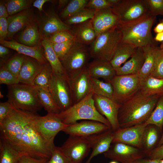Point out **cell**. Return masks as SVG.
<instances>
[{
    "label": "cell",
    "instance_id": "cell-5",
    "mask_svg": "<svg viewBox=\"0 0 163 163\" xmlns=\"http://www.w3.org/2000/svg\"><path fill=\"white\" fill-rule=\"evenodd\" d=\"M8 86L7 101L14 108L36 113L43 107L36 89L32 85L19 83Z\"/></svg>",
    "mask_w": 163,
    "mask_h": 163
},
{
    "label": "cell",
    "instance_id": "cell-9",
    "mask_svg": "<svg viewBox=\"0 0 163 163\" xmlns=\"http://www.w3.org/2000/svg\"><path fill=\"white\" fill-rule=\"evenodd\" d=\"M111 9L120 23L134 21L149 13L147 0H121Z\"/></svg>",
    "mask_w": 163,
    "mask_h": 163
},
{
    "label": "cell",
    "instance_id": "cell-27",
    "mask_svg": "<svg viewBox=\"0 0 163 163\" xmlns=\"http://www.w3.org/2000/svg\"><path fill=\"white\" fill-rule=\"evenodd\" d=\"M70 26L62 22L55 14L48 15L41 27L42 33L45 36L51 35L59 31L69 30Z\"/></svg>",
    "mask_w": 163,
    "mask_h": 163
},
{
    "label": "cell",
    "instance_id": "cell-25",
    "mask_svg": "<svg viewBox=\"0 0 163 163\" xmlns=\"http://www.w3.org/2000/svg\"><path fill=\"white\" fill-rule=\"evenodd\" d=\"M142 48L144 53L145 60L143 66L138 74L140 80L151 75L160 47L154 43Z\"/></svg>",
    "mask_w": 163,
    "mask_h": 163
},
{
    "label": "cell",
    "instance_id": "cell-55",
    "mask_svg": "<svg viewBox=\"0 0 163 163\" xmlns=\"http://www.w3.org/2000/svg\"><path fill=\"white\" fill-rule=\"evenodd\" d=\"M8 14L7 10L6 7H5L2 3L0 4V18H8Z\"/></svg>",
    "mask_w": 163,
    "mask_h": 163
},
{
    "label": "cell",
    "instance_id": "cell-50",
    "mask_svg": "<svg viewBox=\"0 0 163 163\" xmlns=\"http://www.w3.org/2000/svg\"><path fill=\"white\" fill-rule=\"evenodd\" d=\"M152 159L160 160L163 159V144L152 149L147 154L146 156Z\"/></svg>",
    "mask_w": 163,
    "mask_h": 163
},
{
    "label": "cell",
    "instance_id": "cell-16",
    "mask_svg": "<svg viewBox=\"0 0 163 163\" xmlns=\"http://www.w3.org/2000/svg\"><path fill=\"white\" fill-rule=\"evenodd\" d=\"M111 129L97 121L85 120L68 125L62 131L69 136L87 137Z\"/></svg>",
    "mask_w": 163,
    "mask_h": 163
},
{
    "label": "cell",
    "instance_id": "cell-38",
    "mask_svg": "<svg viewBox=\"0 0 163 163\" xmlns=\"http://www.w3.org/2000/svg\"><path fill=\"white\" fill-rule=\"evenodd\" d=\"M161 129L163 126V95L161 96L149 117L145 122Z\"/></svg>",
    "mask_w": 163,
    "mask_h": 163
},
{
    "label": "cell",
    "instance_id": "cell-14",
    "mask_svg": "<svg viewBox=\"0 0 163 163\" xmlns=\"http://www.w3.org/2000/svg\"><path fill=\"white\" fill-rule=\"evenodd\" d=\"M145 122L125 128H120L113 131L112 143H121L139 149L142 148V139L144 130L147 126Z\"/></svg>",
    "mask_w": 163,
    "mask_h": 163
},
{
    "label": "cell",
    "instance_id": "cell-23",
    "mask_svg": "<svg viewBox=\"0 0 163 163\" xmlns=\"http://www.w3.org/2000/svg\"><path fill=\"white\" fill-rule=\"evenodd\" d=\"M1 45L16 50L18 53L33 58L44 64L47 60L40 49L37 46L31 47L14 41H8L0 39Z\"/></svg>",
    "mask_w": 163,
    "mask_h": 163
},
{
    "label": "cell",
    "instance_id": "cell-41",
    "mask_svg": "<svg viewBox=\"0 0 163 163\" xmlns=\"http://www.w3.org/2000/svg\"><path fill=\"white\" fill-rule=\"evenodd\" d=\"M30 1L26 0H10L8 1L6 7L9 15H12L27 8Z\"/></svg>",
    "mask_w": 163,
    "mask_h": 163
},
{
    "label": "cell",
    "instance_id": "cell-61",
    "mask_svg": "<svg viewBox=\"0 0 163 163\" xmlns=\"http://www.w3.org/2000/svg\"><path fill=\"white\" fill-rule=\"evenodd\" d=\"M162 144H163V133L158 142V145L159 146Z\"/></svg>",
    "mask_w": 163,
    "mask_h": 163
},
{
    "label": "cell",
    "instance_id": "cell-39",
    "mask_svg": "<svg viewBox=\"0 0 163 163\" xmlns=\"http://www.w3.org/2000/svg\"><path fill=\"white\" fill-rule=\"evenodd\" d=\"M88 1V0H71L62 11L61 17L66 19L70 17L85 8Z\"/></svg>",
    "mask_w": 163,
    "mask_h": 163
},
{
    "label": "cell",
    "instance_id": "cell-43",
    "mask_svg": "<svg viewBox=\"0 0 163 163\" xmlns=\"http://www.w3.org/2000/svg\"><path fill=\"white\" fill-rule=\"evenodd\" d=\"M150 76L163 79V50L160 48L158 53L153 69Z\"/></svg>",
    "mask_w": 163,
    "mask_h": 163
},
{
    "label": "cell",
    "instance_id": "cell-18",
    "mask_svg": "<svg viewBox=\"0 0 163 163\" xmlns=\"http://www.w3.org/2000/svg\"><path fill=\"white\" fill-rule=\"evenodd\" d=\"M91 20L97 36L117 27L120 23L118 17L111 8L96 11Z\"/></svg>",
    "mask_w": 163,
    "mask_h": 163
},
{
    "label": "cell",
    "instance_id": "cell-40",
    "mask_svg": "<svg viewBox=\"0 0 163 163\" xmlns=\"http://www.w3.org/2000/svg\"><path fill=\"white\" fill-rule=\"evenodd\" d=\"M25 57L21 55L14 56L2 66L18 78Z\"/></svg>",
    "mask_w": 163,
    "mask_h": 163
},
{
    "label": "cell",
    "instance_id": "cell-54",
    "mask_svg": "<svg viewBox=\"0 0 163 163\" xmlns=\"http://www.w3.org/2000/svg\"><path fill=\"white\" fill-rule=\"evenodd\" d=\"M160 160L152 159L148 158H143L135 161L133 163H159Z\"/></svg>",
    "mask_w": 163,
    "mask_h": 163
},
{
    "label": "cell",
    "instance_id": "cell-46",
    "mask_svg": "<svg viewBox=\"0 0 163 163\" xmlns=\"http://www.w3.org/2000/svg\"><path fill=\"white\" fill-rule=\"evenodd\" d=\"M48 38L51 43H56L74 40V37L69 30H64L52 35Z\"/></svg>",
    "mask_w": 163,
    "mask_h": 163
},
{
    "label": "cell",
    "instance_id": "cell-63",
    "mask_svg": "<svg viewBox=\"0 0 163 163\" xmlns=\"http://www.w3.org/2000/svg\"><path fill=\"white\" fill-rule=\"evenodd\" d=\"M109 163H118V161H115L113 160L110 161Z\"/></svg>",
    "mask_w": 163,
    "mask_h": 163
},
{
    "label": "cell",
    "instance_id": "cell-17",
    "mask_svg": "<svg viewBox=\"0 0 163 163\" xmlns=\"http://www.w3.org/2000/svg\"><path fill=\"white\" fill-rule=\"evenodd\" d=\"M68 79L73 104L79 102L92 92L91 78L87 67L74 78Z\"/></svg>",
    "mask_w": 163,
    "mask_h": 163
},
{
    "label": "cell",
    "instance_id": "cell-49",
    "mask_svg": "<svg viewBox=\"0 0 163 163\" xmlns=\"http://www.w3.org/2000/svg\"><path fill=\"white\" fill-rule=\"evenodd\" d=\"M14 107L8 101L0 103V123L12 111Z\"/></svg>",
    "mask_w": 163,
    "mask_h": 163
},
{
    "label": "cell",
    "instance_id": "cell-37",
    "mask_svg": "<svg viewBox=\"0 0 163 163\" xmlns=\"http://www.w3.org/2000/svg\"><path fill=\"white\" fill-rule=\"evenodd\" d=\"M96 11L94 9L85 8L66 19L65 23L69 25L83 23L93 19Z\"/></svg>",
    "mask_w": 163,
    "mask_h": 163
},
{
    "label": "cell",
    "instance_id": "cell-12",
    "mask_svg": "<svg viewBox=\"0 0 163 163\" xmlns=\"http://www.w3.org/2000/svg\"><path fill=\"white\" fill-rule=\"evenodd\" d=\"M71 163H82L91 149L87 137L69 136L61 147Z\"/></svg>",
    "mask_w": 163,
    "mask_h": 163
},
{
    "label": "cell",
    "instance_id": "cell-31",
    "mask_svg": "<svg viewBox=\"0 0 163 163\" xmlns=\"http://www.w3.org/2000/svg\"><path fill=\"white\" fill-rule=\"evenodd\" d=\"M20 158L18 152L1 137L0 163H19Z\"/></svg>",
    "mask_w": 163,
    "mask_h": 163
},
{
    "label": "cell",
    "instance_id": "cell-47",
    "mask_svg": "<svg viewBox=\"0 0 163 163\" xmlns=\"http://www.w3.org/2000/svg\"><path fill=\"white\" fill-rule=\"evenodd\" d=\"M149 13L156 16L163 15V0H147Z\"/></svg>",
    "mask_w": 163,
    "mask_h": 163
},
{
    "label": "cell",
    "instance_id": "cell-44",
    "mask_svg": "<svg viewBox=\"0 0 163 163\" xmlns=\"http://www.w3.org/2000/svg\"><path fill=\"white\" fill-rule=\"evenodd\" d=\"M46 163H71L63 152L61 147L55 146L51 155Z\"/></svg>",
    "mask_w": 163,
    "mask_h": 163
},
{
    "label": "cell",
    "instance_id": "cell-20",
    "mask_svg": "<svg viewBox=\"0 0 163 163\" xmlns=\"http://www.w3.org/2000/svg\"><path fill=\"white\" fill-rule=\"evenodd\" d=\"M87 69L91 78H101L106 82H110L116 75L115 69L109 61L94 59L88 65Z\"/></svg>",
    "mask_w": 163,
    "mask_h": 163
},
{
    "label": "cell",
    "instance_id": "cell-58",
    "mask_svg": "<svg viewBox=\"0 0 163 163\" xmlns=\"http://www.w3.org/2000/svg\"><path fill=\"white\" fill-rule=\"evenodd\" d=\"M154 39L156 42H163V32L157 34Z\"/></svg>",
    "mask_w": 163,
    "mask_h": 163
},
{
    "label": "cell",
    "instance_id": "cell-30",
    "mask_svg": "<svg viewBox=\"0 0 163 163\" xmlns=\"http://www.w3.org/2000/svg\"><path fill=\"white\" fill-rule=\"evenodd\" d=\"M35 88L42 107L48 113L57 114L61 111L50 92L47 91L40 88Z\"/></svg>",
    "mask_w": 163,
    "mask_h": 163
},
{
    "label": "cell",
    "instance_id": "cell-52",
    "mask_svg": "<svg viewBox=\"0 0 163 163\" xmlns=\"http://www.w3.org/2000/svg\"><path fill=\"white\" fill-rule=\"evenodd\" d=\"M48 160L46 158H36L29 156L24 155L21 156L19 163H46Z\"/></svg>",
    "mask_w": 163,
    "mask_h": 163
},
{
    "label": "cell",
    "instance_id": "cell-15",
    "mask_svg": "<svg viewBox=\"0 0 163 163\" xmlns=\"http://www.w3.org/2000/svg\"><path fill=\"white\" fill-rule=\"evenodd\" d=\"M93 98L97 110L109 121L113 131L120 128L118 114L121 104L111 99L94 94Z\"/></svg>",
    "mask_w": 163,
    "mask_h": 163
},
{
    "label": "cell",
    "instance_id": "cell-60",
    "mask_svg": "<svg viewBox=\"0 0 163 163\" xmlns=\"http://www.w3.org/2000/svg\"><path fill=\"white\" fill-rule=\"evenodd\" d=\"M112 6V7L117 4L121 0H108Z\"/></svg>",
    "mask_w": 163,
    "mask_h": 163
},
{
    "label": "cell",
    "instance_id": "cell-22",
    "mask_svg": "<svg viewBox=\"0 0 163 163\" xmlns=\"http://www.w3.org/2000/svg\"><path fill=\"white\" fill-rule=\"evenodd\" d=\"M144 60V54L142 48H137L129 60L121 67L115 69L116 75L138 74L143 66Z\"/></svg>",
    "mask_w": 163,
    "mask_h": 163
},
{
    "label": "cell",
    "instance_id": "cell-33",
    "mask_svg": "<svg viewBox=\"0 0 163 163\" xmlns=\"http://www.w3.org/2000/svg\"><path fill=\"white\" fill-rule=\"evenodd\" d=\"M53 72L49 63L46 62L35 77L32 85L35 87L40 88L50 92V83Z\"/></svg>",
    "mask_w": 163,
    "mask_h": 163
},
{
    "label": "cell",
    "instance_id": "cell-64",
    "mask_svg": "<svg viewBox=\"0 0 163 163\" xmlns=\"http://www.w3.org/2000/svg\"><path fill=\"white\" fill-rule=\"evenodd\" d=\"M159 162V163H163V159L160 160Z\"/></svg>",
    "mask_w": 163,
    "mask_h": 163
},
{
    "label": "cell",
    "instance_id": "cell-2",
    "mask_svg": "<svg viewBox=\"0 0 163 163\" xmlns=\"http://www.w3.org/2000/svg\"><path fill=\"white\" fill-rule=\"evenodd\" d=\"M160 96L146 95L140 90L122 104L118 114L120 128L129 127L145 122Z\"/></svg>",
    "mask_w": 163,
    "mask_h": 163
},
{
    "label": "cell",
    "instance_id": "cell-29",
    "mask_svg": "<svg viewBox=\"0 0 163 163\" xmlns=\"http://www.w3.org/2000/svg\"><path fill=\"white\" fill-rule=\"evenodd\" d=\"M141 92L146 95H163V79L149 76L140 80Z\"/></svg>",
    "mask_w": 163,
    "mask_h": 163
},
{
    "label": "cell",
    "instance_id": "cell-45",
    "mask_svg": "<svg viewBox=\"0 0 163 163\" xmlns=\"http://www.w3.org/2000/svg\"><path fill=\"white\" fill-rule=\"evenodd\" d=\"M18 78L9 71L2 66L0 70V83L8 85L19 83Z\"/></svg>",
    "mask_w": 163,
    "mask_h": 163
},
{
    "label": "cell",
    "instance_id": "cell-6",
    "mask_svg": "<svg viewBox=\"0 0 163 163\" xmlns=\"http://www.w3.org/2000/svg\"><path fill=\"white\" fill-rule=\"evenodd\" d=\"M120 42L118 26L98 35L89 49L91 57L110 62Z\"/></svg>",
    "mask_w": 163,
    "mask_h": 163
},
{
    "label": "cell",
    "instance_id": "cell-8",
    "mask_svg": "<svg viewBox=\"0 0 163 163\" xmlns=\"http://www.w3.org/2000/svg\"><path fill=\"white\" fill-rule=\"evenodd\" d=\"M110 82L113 89L112 99L121 104L140 89V80L138 74L116 75Z\"/></svg>",
    "mask_w": 163,
    "mask_h": 163
},
{
    "label": "cell",
    "instance_id": "cell-56",
    "mask_svg": "<svg viewBox=\"0 0 163 163\" xmlns=\"http://www.w3.org/2000/svg\"><path fill=\"white\" fill-rule=\"evenodd\" d=\"M153 30L156 34L163 32V19L160 20L155 27Z\"/></svg>",
    "mask_w": 163,
    "mask_h": 163
},
{
    "label": "cell",
    "instance_id": "cell-59",
    "mask_svg": "<svg viewBox=\"0 0 163 163\" xmlns=\"http://www.w3.org/2000/svg\"><path fill=\"white\" fill-rule=\"evenodd\" d=\"M69 0H62L59 1V7H62L63 6L65 5H66L68 4L69 2Z\"/></svg>",
    "mask_w": 163,
    "mask_h": 163
},
{
    "label": "cell",
    "instance_id": "cell-10",
    "mask_svg": "<svg viewBox=\"0 0 163 163\" xmlns=\"http://www.w3.org/2000/svg\"><path fill=\"white\" fill-rule=\"evenodd\" d=\"M36 128L44 140L51 148L55 146L54 138L68 125L63 123L56 114L47 113L45 116L37 115L34 120Z\"/></svg>",
    "mask_w": 163,
    "mask_h": 163
},
{
    "label": "cell",
    "instance_id": "cell-35",
    "mask_svg": "<svg viewBox=\"0 0 163 163\" xmlns=\"http://www.w3.org/2000/svg\"><path fill=\"white\" fill-rule=\"evenodd\" d=\"M156 126L148 125L144 131L142 139V147L145 149L144 152L146 156L147 154L152 150L158 139V132Z\"/></svg>",
    "mask_w": 163,
    "mask_h": 163
},
{
    "label": "cell",
    "instance_id": "cell-36",
    "mask_svg": "<svg viewBox=\"0 0 163 163\" xmlns=\"http://www.w3.org/2000/svg\"><path fill=\"white\" fill-rule=\"evenodd\" d=\"M91 81L92 91L94 94L112 99L113 89L110 82H103L93 78Z\"/></svg>",
    "mask_w": 163,
    "mask_h": 163
},
{
    "label": "cell",
    "instance_id": "cell-13",
    "mask_svg": "<svg viewBox=\"0 0 163 163\" xmlns=\"http://www.w3.org/2000/svg\"><path fill=\"white\" fill-rule=\"evenodd\" d=\"M104 155L106 158L121 163H133L146 157L144 152L140 149L121 143H113Z\"/></svg>",
    "mask_w": 163,
    "mask_h": 163
},
{
    "label": "cell",
    "instance_id": "cell-11",
    "mask_svg": "<svg viewBox=\"0 0 163 163\" xmlns=\"http://www.w3.org/2000/svg\"><path fill=\"white\" fill-rule=\"evenodd\" d=\"M50 91L61 111L73 104L68 79L65 74L53 72L51 78Z\"/></svg>",
    "mask_w": 163,
    "mask_h": 163
},
{
    "label": "cell",
    "instance_id": "cell-7",
    "mask_svg": "<svg viewBox=\"0 0 163 163\" xmlns=\"http://www.w3.org/2000/svg\"><path fill=\"white\" fill-rule=\"evenodd\" d=\"M91 57L85 45L75 42L61 62L68 79L72 78L87 67Z\"/></svg>",
    "mask_w": 163,
    "mask_h": 163
},
{
    "label": "cell",
    "instance_id": "cell-51",
    "mask_svg": "<svg viewBox=\"0 0 163 163\" xmlns=\"http://www.w3.org/2000/svg\"><path fill=\"white\" fill-rule=\"evenodd\" d=\"M8 32V23L7 19L5 18H0V38L4 40Z\"/></svg>",
    "mask_w": 163,
    "mask_h": 163
},
{
    "label": "cell",
    "instance_id": "cell-62",
    "mask_svg": "<svg viewBox=\"0 0 163 163\" xmlns=\"http://www.w3.org/2000/svg\"><path fill=\"white\" fill-rule=\"evenodd\" d=\"M160 47L163 50V42L161 43Z\"/></svg>",
    "mask_w": 163,
    "mask_h": 163
},
{
    "label": "cell",
    "instance_id": "cell-28",
    "mask_svg": "<svg viewBox=\"0 0 163 163\" xmlns=\"http://www.w3.org/2000/svg\"><path fill=\"white\" fill-rule=\"evenodd\" d=\"M41 44L44 49L45 56L50 65L53 72L66 75L61 62L54 51L48 38L44 37Z\"/></svg>",
    "mask_w": 163,
    "mask_h": 163
},
{
    "label": "cell",
    "instance_id": "cell-53",
    "mask_svg": "<svg viewBox=\"0 0 163 163\" xmlns=\"http://www.w3.org/2000/svg\"><path fill=\"white\" fill-rule=\"evenodd\" d=\"M49 0H36L33 3V6L37 8L40 11L43 10L42 7L43 4L47 2H50Z\"/></svg>",
    "mask_w": 163,
    "mask_h": 163
},
{
    "label": "cell",
    "instance_id": "cell-19",
    "mask_svg": "<svg viewBox=\"0 0 163 163\" xmlns=\"http://www.w3.org/2000/svg\"><path fill=\"white\" fill-rule=\"evenodd\" d=\"M88 140L91 153L85 163H90L92 159L97 155L104 153L110 148L113 139L111 129L87 137Z\"/></svg>",
    "mask_w": 163,
    "mask_h": 163
},
{
    "label": "cell",
    "instance_id": "cell-3",
    "mask_svg": "<svg viewBox=\"0 0 163 163\" xmlns=\"http://www.w3.org/2000/svg\"><path fill=\"white\" fill-rule=\"evenodd\" d=\"M156 16L149 12L134 21L120 23L118 26L121 34V43L143 47L155 43L151 33Z\"/></svg>",
    "mask_w": 163,
    "mask_h": 163
},
{
    "label": "cell",
    "instance_id": "cell-34",
    "mask_svg": "<svg viewBox=\"0 0 163 163\" xmlns=\"http://www.w3.org/2000/svg\"><path fill=\"white\" fill-rule=\"evenodd\" d=\"M40 39L37 27L33 24L27 26L19 37V40L21 43L31 47L36 46L38 44Z\"/></svg>",
    "mask_w": 163,
    "mask_h": 163
},
{
    "label": "cell",
    "instance_id": "cell-48",
    "mask_svg": "<svg viewBox=\"0 0 163 163\" xmlns=\"http://www.w3.org/2000/svg\"><path fill=\"white\" fill-rule=\"evenodd\" d=\"M112 6L108 0H89L85 8L98 11L112 8Z\"/></svg>",
    "mask_w": 163,
    "mask_h": 163
},
{
    "label": "cell",
    "instance_id": "cell-26",
    "mask_svg": "<svg viewBox=\"0 0 163 163\" xmlns=\"http://www.w3.org/2000/svg\"><path fill=\"white\" fill-rule=\"evenodd\" d=\"M137 48L131 44L120 43L110 61L114 69L119 68L130 58L135 53Z\"/></svg>",
    "mask_w": 163,
    "mask_h": 163
},
{
    "label": "cell",
    "instance_id": "cell-21",
    "mask_svg": "<svg viewBox=\"0 0 163 163\" xmlns=\"http://www.w3.org/2000/svg\"><path fill=\"white\" fill-rule=\"evenodd\" d=\"M44 64L33 58L25 57L18 76L20 83L32 85Z\"/></svg>",
    "mask_w": 163,
    "mask_h": 163
},
{
    "label": "cell",
    "instance_id": "cell-42",
    "mask_svg": "<svg viewBox=\"0 0 163 163\" xmlns=\"http://www.w3.org/2000/svg\"><path fill=\"white\" fill-rule=\"evenodd\" d=\"M75 42L74 40H73L59 43H51L54 51L61 61L68 53Z\"/></svg>",
    "mask_w": 163,
    "mask_h": 163
},
{
    "label": "cell",
    "instance_id": "cell-1",
    "mask_svg": "<svg viewBox=\"0 0 163 163\" xmlns=\"http://www.w3.org/2000/svg\"><path fill=\"white\" fill-rule=\"evenodd\" d=\"M36 113L14 108L1 123V137L19 153L36 158L49 159L53 149L44 140L37 130Z\"/></svg>",
    "mask_w": 163,
    "mask_h": 163
},
{
    "label": "cell",
    "instance_id": "cell-32",
    "mask_svg": "<svg viewBox=\"0 0 163 163\" xmlns=\"http://www.w3.org/2000/svg\"><path fill=\"white\" fill-rule=\"evenodd\" d=\"M29 20L30 16L26 13H21L8 17L7 37H12L28 23Z\"/></svg>",
    "mask_w": 163,
    "mask_h": 163
},
{
    "label": "cell",
    "instance_id": "cell-4",
    "mask_svg": "<svg viewBox=\"0 0 163 163\" xmlns=\"http://www.w3.org/2000/svg\"><path fill=\"white\" fill-rule=\"evenodd\" d=\"M93 95L92 92H90L81 101L56 115L63 123L68 125L81 120H91L102 123L111 128L109 121L97 110Z\"/></svg>",
    "mask_w": 163,
    "mask_h": 163
},
{
    "label": "cell",
    "instance_id": "cell-57",
    "mask_svg": "<svg viewBox=\"0 0 163 163\" xmlns=\"http://www.w3.org/2000/svg\"><path fill=\"white\" fill-rule=\"evenodd\" d=\"M9 53V50L7 47L0 45V57L4 59Z\"/></svg>",
    "mask_w": 163,
    "mask_h": 163
},
{
    "label": "cell",
    "instance_id": "cell-24",
    "mask_svg": "<svg viewBox=\"0 0 163 163\" xmlns=\"http://www.w3.org/2000/svg\"><path fill=\"white\" fill-rule=\"evenodd\" d=\"M76 25L72 33L75 42L85 45L91 44L97 36L91 19Z\"/></svg>",
    "mask_w": 163,
    "mask_h": 163
}]
</instances>
